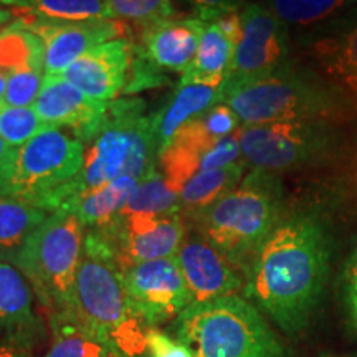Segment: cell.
Segmentation results:
<instances>
[{"mask_svg": "<svg viewBox=\"0 0 357 357\" xmlns=\"http://www.w3.org/2000/svg\"><path fill=\"white\" fill-rule=\"evenodd\" d=\"M331 255L333 236L319 212H284L245 271L243 296L284 334H300L323 300Z\"/></svg>", "mask_w": 357, "mask_h": 357, "instance_id": "cell-1", "label": "cell"}, {"mask_svg": "<svg viewBox=\"0 0 357 357\" xmlns=\"http://www.w3.org/2000/svg\"><path fill=\"white\" fill-rule=\"evenodd\" d=\"M283 215L284 187L280 174L250 169L238 185L187 218V225L245 275Z\"/></svg>", "mask_w": 357, "mask_h": 357, "instance_id": "cell-2", "label": "cell"}, {"mask_svg": "<svg viewBox=\"0 0 357 357\" xmlns=\"http://www.w3.org/2000/svg\"><path fill=\"white\" fill-rule=\"evenodd\" d=\"M242 126L283 121H329L347 124L357 119L354 105L316 73L293 58L280 70L242 84L223 98Z\"/></svg>", "mask_w": 357, "mask_h": 357, "instance_id": "cell-3", "label": "cell"}, {"mask_svg": "<svg viewBox=\"0 0 357 357\" xmlns=\"http://www.w3.org/2000/svg\"><path fill=\"white\" fill-rule=\"evenodd\" d=\"M153 114L142 100H116L109 105L95 136L84 144L82 172L71 184L66 211L88 192L129 176L141 181L158 169Z\"/></svg>", "mask_w": 357, "mask_h": 357, "instance_id": "cell-4", "label": "cell"}, {"mask_svg": "<svg viewBox=\"0 0 357 357\" xmlns=\"http://www.w3.org/2000/svg\"><path fill=\"white\" fill-rule=\"evenodd\" d=\"M172 334L195 357H287L266 316L242 294L190 305Z\"/></svg>", "mask_w": 357, "mask_h": 357, "instance_id": "cell-5", "label": "cell"}, {"mask_svg": "<svg viewBox=\"0 0 357 357\" xmlns=\"http://www.w3.org/2000/svg\"><path fill=\"white\" fill-rule=\"evenodd\" d=\"M84 142L61 128H47L17 147L0 195L43 208H63L71 184L82 172Z\"/></svg>", "mask_w": 357, "mask_h": 357, "instance_id": "cell-6", "label": "cell"}, {"mask_svg": "<svg viewBox=\"0 0 357 357\" xmlns=\"http://www.w3.org/2000/svg\"><path fill=\"white\" fill-rule=\"evenodd\" d=\"M83 245L84 229L78 217L70 211H56L35 230L17 258L13 266L25 276L48 314L73 310Z\"/></svg>", "mask_w": 357, "mask_h": 357, "instance_id": "cell-7", "label": "cell"}, {"mask_svg": "<svg viewBox=\"0 0 357 357\" xmlns=\"http://www.w3.org/2000/svg\"><path fill=\"white\" fill-rule=\"evenodd\" d=\"M70 314L123 357L146 356L147 328L132 312L118 270L108 261L83 252Z\"/></svg>", "mask_w": 357, "mask_h": 357, "instance_id": "cell-8", "label": "cell"}, {"mask_svg": "<svg viewBox=\"0 0 357 357\" xmlns=\"http://www.w3.org/2000/svg\"><path fill=\"white\" fill-rule=\"evenodd\" d=\"M342 128L329 121H283L242 126L235 134L248 169L281 174L323 166L341 155Z\"/></svg>", "mask_w": 357, "mask_h": 357, "instance_id": "cell-9", "label": "cell"}, {"mask_svg": "<svg viewBox=\"0 0 357 357\" xmlns=\"http://www.w3.org/2000/svg\"><path fill=\"white\" fill-rule=\"evenodd\" d=\"M189 231L181 212L167 215H118L102 229L84 231L83 252L116 270L136 263L174 258Z\"/></svg>", "mask_w": 357, "mask_h": 357, "instance_id": "cell-10", "label": "cell"}, {"mask_svg": "<svg viewBox=\"0 0 357 357\" xmlns=\"http://www.w3.org/2000/svg\"><path fill=\"white\" fill-rule=\"evenodd\" d=\"M242 33L222 84L225 98L242 84L268 77L291 60L289 29L265 3L247 2L240 10Z\"/></svg>", "mask_w": 357, "mask_h": 357, "instance_id": "cell-11", "label": "cell"}, {"mask_svg": "<svg viewBox=\"0 0 357 357\" xmlns=\"http://www.w3.org/2000/svg\"><path fill=\"white\" fill-rule=\"evenodd\" d=\"M129 306L147 329L174 321L192 305L176 258H162L119 270Z\"/></svg>", "mask_w": 357, "mask_h": 357, "instance_id": "cell-12", "label": "cell"}, {"mask_svg": "<svg viewBox=\"0 0 357 357\" xmlns=\"http://www.w3.org/2000/svg\"><path fill=\"white\" fill-rule=\"evenodd\" d=\"M298 50L305 63L357 109V6L301 33Z\"/></svg>", "mask_w": 357, "mask_h": 357, "instance_id": "cell-13", "label": "cell"}, {"mask_svg": "<svg viewBox=\"0 0 357 357\" xmlns=\"http://www.w3.org/2000/svg\"><path fill=\"white\" fill-rule=\"evenodd\" d=\"M240 160L243 159L236 134L223 139H212L197 118H194L178 129L164 147L159 154L158 167L167 184L178 194L182 185L195 174L231 166Z\"/></svg>", "mask_w": 357, "mask_h": 357, "instance_id": "cell-14", "label": "cell"}, {"mask_svg": "<svg viewBox=\"0 0 357 357\" xmlns=\"http://www.w3.org/2000/svg\"><path fill=\"white\" fill-rule=\"evenodd\" d=\"M42 40L45 48V73L61 77L78 58L98 45L116 40L126 33L121 20L91 22H45L15 19Z\"/></svg>", "mask_w": 357, "mask_h": 357, "instance_id": "cell-15", "label": "cell"}, {"mask_svg": "<svg viewBox=\"0 0 357 357\" xmlns=\"http://www.w3.org/2000/svg\"><path fill=\"white\" fill-rule=\"evenodd\" d=\"M174 258L189 288L192 305L243 291L245 275L197 231L189 229Z\"/></svg>", "mask_w": 357, "mask_h": 357, "instance_id": "cell-16", "label": "cell"}, {"mask_svg": "<svg viewBox=\"0 0 357 357\" xmlns=\"http://www.w3.org/2000/svg\"><path fill=\"white\" fill-rule=\"evenodd\" d=\"M33 108L48 128L66 129L86 144L100 128L109 105L86 96L63 77L47 75Z\"/></svg>", "mask_w": 357, "mask_h": 357, "instance_id": "cell-17", "label": "cell"}, {"mask_svg": "<svg viewBox=\"0 0 357 357\" xmlns=\"http://www.w3.org/2000/svg\"><path fill=\"white\" fill-rule=\"evenodd\" d=\"M131 52L126 38L111 40L84 53L61 77L95 101L111 105L126 88Z\"/></svg>", "mask_w": 357, "mask_h": 357, "instance_id": "cell-18", "label": "cell"}, {"mask_svg": "<svg viewBox=\"0 0 357 357\" xmlns=\"http://www.w3.org/2000/svg\"><path fill=\"white\" fill-rule=\"evenodd\" d=\"M204 26L197 15H174L141 29L134 48L154 68L184 73L197 53Z\"/></svg>", "mask_w": 357, "mask_h": 357, "instance_id": "cell-19", "label": "cell"}, {"mask_svg": "<svg viewBox=\"0 0 357 357\" xmlns=\"http://www.w3.org/2000/svg\"><path fill=\"white\" fill-rule=\"evenodd\" d=\"M43 334L33 311V289L13 265L0 263V337L25 346Z\"/></svg>", "mask_w": 357, "mask_h": 357, "instance_id": "cell-20", "label": "cell"}, {"mask_svg": "<svg viewBox=\"0 0 357 357\" xmlns=\"http://www.w3.org/2000/svg\"><path fill=\"white\" fill-rule=\"evenodd\" d=\"M223 102L222 86L205 84H178L160 108L153 114V132L158 154L164 151L176 132L197 116ZM159 159V158H158Z\"/></svg>", "mask_w": 357, "mask_h": 357, "instance_id": "cell-21", "label": "cell"}, {"mask_svg": "<svg viewBox=\"0 0 357 357\" xmlns=\"http://www.w3.org/2000/svg\"><path fill=\"white\" fill-rule=\"evenodd\" d=\"M234 48V42L223 33L217 22H205L197 53L182 73L178 84L195 83L220 88L229 73Z\"/></svg>", "mask_w": 357, "mask_h": 357, "instance_id": "cell-22", "label": "cell"}, {"mask_svg": "<svg viewBox=\"0 0 357 357\" xmlns=\"http://www.w3.org/2000/svg\"><path fill=\"white\" fill-rule=\"evenodd\" d=\"M48 215L43 208L0 195V263L15 265L30 236Z\"/></svg>", "mask_w": 357, "mask_h": 357, "instance_id": "cell-23", "label": "cell"}, {"mask_svg": "<svg viewBox=\"0 0 357 357\" xmlns=\"http://www.w3.org/2000/svg\"><path fill=\"white\" fill-rule=\"evenodd\" d=\"M17 19L45 22L116 20L106 0H0Z\"/></svg>", "mask_w": 357, "mask_h": 357, "instance_id": "cell-24", "label": "cell"}, {"mask_svg": "<svg viewBox=\"0 0 357 357\" xmlns=\"http://www.w3.org/2000/svg\"><path fill=\"white\" fill-rule=\"evenodd\" d=\"M247 169L245 160H240L231 166L208 169L190 177L178 192V207L185 220L238 185L248 172Z\"/></svg>", "mask_w": 357, "mask_h": 357, "instance_id": "cell-25", "label": "cell"}, {"mask_svg": "<svg viewBox=\"0 0 357 357\" xmlns=\"http://www.w3.org/2000/svg\"><path fill=\"white\" fill-rule=\"evenodd\" d=\"M137 182L139 181L129 176L118 177L109 184L84 194L66 211L78 217L84 231L102 229L119 215Z\"/></svg>", "mask_w": 357, "mask_h": 357, "instance_id": "cell-26", "label": "cell"}, {"mask_svg": "<svg viewBox=\"0 0 357 357\" xmlns=\"http://www.w3.org/2000/svg\"><path fill=\"white\" fill-rule=\"evenodd\" d=\"M48 326L52 342L45 357H123L70 312L48 314Z\"/></svg>", "mask_w": 357, "mask_h": 357, "instance_id": "cell-27", "label": "cell"}, {"mask_svg": "<svg viewBox=\"0 0 357 357\" xmlns=\"http://www.w3.org/2000/svg\"><path fill=\"white\" fill-rule=\"evenodd\" d=\"M265 6L288 29L311 30L357 6V0H265Z\"/></svg>", "mask_w": 357, "mask_h": 357, "instance_id": "cell-28", "label": "cell"}, {"mask_svg": "<svg viewBox=\"0 0 357 357\" xmlns=\"http://www.w3.org/2000/svg\"><path fill=\"white\" fill-rule=\"evenodd\" d=\"M177 212H181L178 194L167 184L158 167L137 182L119 215L155 217Z\"/></svg>", "mask_w": 357, "mask_h": 357, "instance_id": "cell-29", "label": "cell"}, {"mask_svg": "<svg viewBox=\"0 0 357 357\" xmlns=\"http://www.w3.org/2000/svg\"><path fill=\"white\" fill-rule=\"evenodd\" d=\"M42 52H45L42 40L19 20L0 29V100L13 71Z\"/></svg>", "mask_w": 357, "mask_h": 357, "instance_id": "cell-30", "label": "cell"}, {"mask_svg": "<svg viewBox=\"0 0 357 357\" xmlns=\"http://www.w3.org/2000/svg\"><path fill=\"white\" fill-rule=\"evenodd\" d=\"M45 77H47V73H45V52H42L29 58L13 71L0 101L10 106L30 108L38 98Z\"/></svg>", "mask_w": 357, "mask_h": 357, "instance_id": "cell-31", "label": "cell"}, {"mask_svg": "<svg viewBox=\"0 0 357 357\" xmlns=\"http://www.w3.org/2000/svg\"><path fill=\"white\" fill-rule=\"evenodd\" d=\"M47 128L33 106L20 108L0 101V137L10 147L24 146Z\"/></svg>", "mask_w": 357, "mask_h": 357, "instance_id": "cell-32", "label": "cell"}, {"mask_svg": "<svg viewBox=\"0 0 357 357\" xmlns=\"http://www.w3.org/2000/svg\"><path fill=\"white\" fill-rule=\"evenodd\" d=\"M116 20L141 29L176 15L172 0H106Z\"/></svg>", "mask_w": 357, "mask_h": 357, "instance_id": "cell-33", "label": "cell"}, {"mask_svg": "<svg viewBox=\"0 0 357 357\" xmlns=\"http://www.w3.org/2000/svg\"><path fill=\"white\" fill-rule=\"evenodd\" d=\"M197 121L205 132L212 139H223V137L234 136L242 128L238 116L225 102H218L204 114L197 116Z\"/></svg>", "mask_w": 357, "mask_h": 357, "instance_id": "cell-34", "label": "cell"}, {"mask_svg": "<svg viewBox=\"0 0 357 357\" xmlns=\"http://www.w3.org/2000/svg\"><path fill=\"white\" fill-rule=\"evenodd\" d=\"M146 357H195L190 347L178 341L177 337L159 331L147 329L146 334Z\"/></svg>", "mask_w": 357, "mask_h": 357, "instance_id": "cell-35", "label": "cell"}, {"mask_svg": "<svg viewBox=\"0 0 357 357\" xmlns=\"http://www.w3.org/2000/svg\"><path fill=\"white\" fill-rule=\"evenodd\" d=\"M344 301L347 318L352 329L357 333V242L352 248L344 268Z\"/></svg>", "mask_w": 357, "mask_h": 357, "instance_id": "cell-36", "label": "cell"}, {"mask_svg": "<svg viewBox=\"0 0 357 357\" xmlns=\"http://www.w3.org/2000/svg\"><path fill=\"white\" fill-rule=\"evenodd\" d=\"M194 8V15L205 22L218 19L227 12L242 10L247 2L245 0H185Z\"/></svg>", "mask_w": 357, "mask_h": 357, "instance_id": "cell-37", "label": "cell"}, {"mask_svg": "<svg viewBox=\"0 0 357 357\" xmlns=\"http://www.w3.org/2000/svg\"><path fill=\"white\" fill-rule=\"evenodd\" d=\"M13 153H15V147H10L2 137H0V190H2L8 169H10Z\"/></svg>", "mask_w": 357, "mask_h": 357, "instance_id": "cell-38", "label": "cell"}, {"mask_svg": "<svg viewBox=\"0 0 357 357\" xmlns=\"http://www.w3.org/2000/svg\"><path fill=\"white\" fill-rule=\"evenodd\" d=\"M0 357H33L22 344H0Z\"/></svg>", "mask_w": 357, "mask_h": 357, "instance_id": "cell-39", "label": "cell"}, {"mask_svg": "<svg viewBox=\"0 0 357 357\" xmlns=\"http://www.w3.org/2000/svg\"><path fill=\"white\" fill-rule=\"evenodd\" d=\"M10 19H12V12L0 8V29H2V26H6Z\"/></svg>", "mask_w": 357, "mask_h": 357, "instance_id": "cell-40", "label": "cell"}, {"mask_svg": "<svg viewBox=\"0 0 357 357\" xmlns=\"http://www.w3.org/2000/svg\"><path fill=\"white\" fill-rule=\"evenodd\" d=\"M321 357H334V356H321Z\"/></svg>", "mask_w": 357, "mask_h": 357, "instance_id": "cell-41", "label": "cell"}, {"mask_svg": "<svg viewBox=\"0 0 357 357\" xmlns=\"http://www.w3.org/2000/svg\"><path fill=\"white\" fill-rule=\"evenodd\" d=\"M356 178H357V171H356Z\"/></svg>", "mask_w": 357, "mask_h": 357, "instance_id": "cell-42", "label": "cell"}]
</instances>
